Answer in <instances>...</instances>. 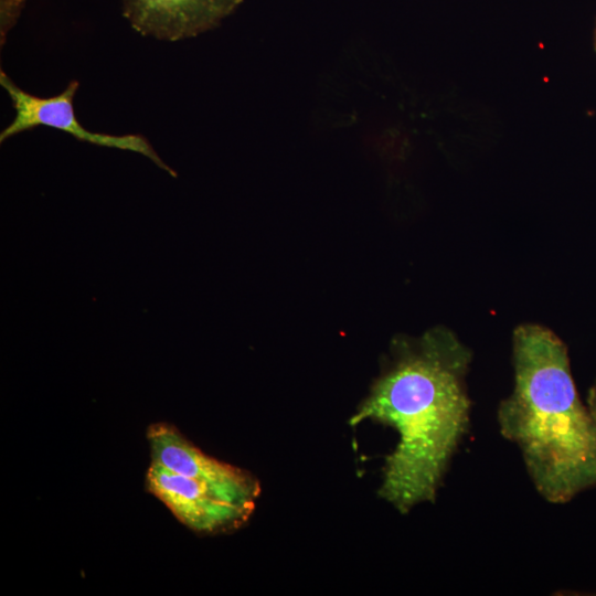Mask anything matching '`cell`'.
<instances>
[{
    "label": "cell",
    "mask_w": 596,
    "mask_h": 596,
    "mask_svg": "<svg viewBox=\"0 0 596 596\" xmlns=\"http://www.w3.org/2000/svg\"><path fill=\"white\" fill-rule=\"evenodd\" d=\"M471 351L448 328L398 337L368 395L350 418L397 434L382 469L379 496L400 513L434 502L470 419Z\"/></svg>",
    "instance_id": "cell-1"
},
{
    "label": "cell",
    "mask_w": 596,
    "mask_h": 596,
    "mask_svg": "<svg viewBox=\"0 0 596 596\" xmlns=\"http://www.w3.org/2000/svg\"><path fill=\"white\" fill-rule=\"evenodd\" d=\"M512 362L500 433L519 448L536 491L566 503L596 487V424L576 391L566 344L544 326L523 323L512 334Z\"/></svg>",
    "instance_id": "cell-2"
},
{
    "label": "cell",
    "mask_w": 596,
    "mask_h": 596,
    "mask_svg": "<svg viewBox=\"0 0 596 596\" xmlns=\"http://www.w3.org/2000/svg\"><path fill=\"white\" fill-rule=\"evenodd\" d=\"M0 85L8 93L15 110L13 120L0 134V142L39 126L55 128L72 135L79 141L100 147L116 148L138 152L149 158L156 166L175 177L173 169L168 167L159 157L151 143L141 135H108L89 131L77 120L73 99L78 89V82L72 81L58 95L38 97L21 89L1 70Z\"/></svg>",
    "instance_id": "cell-3"
},
{
    "label": "cell",
    "mask_w": 596,
    "mask_h": 596,
    "mask_svg": "<svg viewBox=\"0 0 596 596\" xmlns=\"http://www.w3.org/2000/svg\"><path fill=\"white\" fill-rule=\"evenodd\" d=\"M146 437L151 462L194 479L226 501L254 511L260 485L251 472L206 455L172 424L153 423Z\"/></svg>",
    "instance_id": "cell-4"
},
{
    "label": "cell",
    "mask_w": 596,
    "mask_h": 596,
    "mask_svg": "<svg viewBox=\"0 0 596 596\" xmlns=\"http://www.w3.org/2000/svg\"><path fill=\"white\" fill-rule=\"evenodd\" d=\"M146 489L161 501L174 518L199 534H220L243 526L252 510L226 501L199 481L150 462Z\"/></svg>",
    "instance_id": "cell-5"
},
{
    "label": "cell",
    "mask_w": 596,
    "mask_h": 596,
    "mask_svg": "<svg viewBox=\"0 0 596 596\" xmlns=\"http://www.w3.org/2000/svg\"><path fill=\"white\" fill-rule=\"evenodd\" d=\"M123 15L143 36L194 38L216 28L243 0H121Z\"/></svg>",
    "instance_id": "cell-6"
},
{
    "label": "cell",
    "mask_w": 596,
    "mask_h": 596,
    "mask_svg": "<svg viewBox=\"0 0 596 596\" xmlns=\"http://www.w3.org/2000/svg\"><path fill=\"white\" fill-rule=\"evenodd\" d=\"M586 405L592 414V417L596 424V379L594 381V383L592 384L590 389H589V392H588V395H587V400H586Z\"/></svg>",
    "instance_id": "cell-7"
},
{
    "label": "cell",
    "mask_w": 596,
    "mask_h": 596,
    "mask_svg": "<svg viewBox=\"0 0 596 596\" xmlns=\"http://www.w3.org/2000/svg\"><path fill=\"white\" fill-rule=\"evenodd\" d=\"M594 46H595V51H596V29H595V35H594Z\"/></svg>",
    "instance_id": "cell-8"
}]
</instances>
